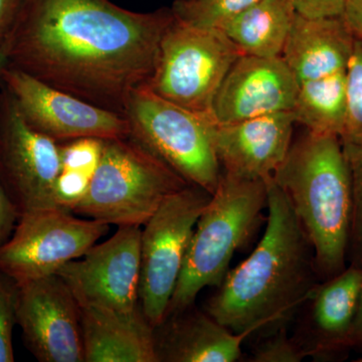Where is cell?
<instances>
[{
  "instance_id": "ac0fdd59",
  "label": "cell",
  "mask_w": 362,
  "mask_h": 362,
  "mask_svg": "<svg viewBox=\"0 0 362 362\" xmlns=\"http://www.w3.org/2000/svg\"><path fill=\"white\" fill-rule=\"evenodd\" d=\"M80 308L85 361L158 362L156 328L141 307L133 312Z\"/></svg>"
},
{
  "instance_id": "d4e9b609",
  "label": "cell",
  "mask_w": 362,
  "mask_h": 362,
  "mask_svg": "<svg viewBox=\"0 0 362 362\" xmlns=\"http://www.w3.org/2000/svg\"><path fill=\"white\" fill-rule=\"evenodd\" d=\"M344 153L349 161L352 185L349 259L350 265L362 269V149L344 150Z\"/></svg>"
},
{
  "instance_id": "4316f807",
  "label": "cell",
  "mask_w": 362,
  "mask_h": 362,
  "mask_svg": "<svg viewBox=\"0 0 362 362\" xmlns=\"http://www.w3.org/2000/svg\"><path fill=\"white\" fill-rule=\"evenodd\" d=\"M308 351L299 340L291 339L285 327L273 331L252 351L254 362H300L308 356Z\"/></svg>"
},
{
  "instance_id": "6da1fadb",
  "label": "cell",
  "mask_w": 362,
  "mask_h": 362,
  "mask_svg": "<svg viewBox=\"0 0 362 362\" xmlns=\"http://www.w3.org/2000/svg\"><path fill=\"white\" fill-rule=\"evenodd\" d=\"M173 20L171 8L135 13L110 0H23L8 66L124 116Z\"/></svg>"
},
{
  "instance_id": "f546056e",
  "label": "cell",
  "mask_w": 362,
  "mask_h": 362,
  "mask_svg": "<svg viewBox=\"0 0 362 362\" xmlns=\"http://www.w3.org/2000/svg\"><path fill=\"white\" fill-rule=\"evenodd\" d=\"M23 0H0V45L13 30Z\"/></svg>"
},
{
  "instance_id": "484cf974",
  "label": "cell",
  "mask_w": 362,
  "mask_h": 362,
  "mask_svg": "<svg viewBox=\"0 0 362 362\" xmlns=\"http://www.w3.org/2000/svg\"><path fill=\"white\" fill-rule=\"evenodd\" d=\"M18 284L0 271V362H13V328L16 323Z\"/></svg>"
},
{
  "instance_id": "ba28073f",
  "label": "cell",
  "mask_w": 362,
  "mask_h": 362,
  "mask_svg": "<svg viewBox=\"0 0 362 362\" xmlns=\"http://www.w3.org/2000/svg\"><path fill=\"white\" fill-rule=\"evenodd\" d=\"M211 197L188 185L169 195L143 226L139 303L154 328L168 315L192 233Z\"/></svg>"
},
{
  "instance_id": "4fadbf2b",
  "label": "cell",
  "mask_w": 362,
  "mask_h": 362,
  "mask_svg": "<svg viewBox=\"0 0 362 362\" xmlns=\"http://www.w3.org/2000/svg\"><path fill=\"white\" fill-rule=\"evenodd\" d=\"M16 323L28 351L42 362H83L81 308L58 274L18 285Z\"/></svg>"
},
{
  "instance_id": "9c48e42d",
  "label": "cell",
  "mask_w": 362,
  "mask_h": 362,
  "mask_svg": "<svg viewBox=\"0 0 362 362\" xmlns=\"http://www.w3.org/2000/svg\"><path fill=\"white\" fill-rule=\"evenodd\" d=\"M108 232V223L78 218L59 207L23 214L0 247V271L18 285L52 275Z\"/></svg>"
},
{
  "instance_id": "277c9868",
  "label": "cell",
  "mask_w": 362,
  "mask_h": 362,
  "mask_svg": "<svg viewBox=\"0 0 362 362\" xmlns=\"http://www.w3.org/2000/svg\"><path fill=\"white\" fill-rule=\"evenodd\" d=\"M267 204L266 180L221 171L218 187L195 226L166 317L194 305L204 288L220 287L233 255L261 223Z\"/></svg>"
},
{
  "instance_id": "4dcf8cb0",
  "label": "cell",
  "mask_w": 362,
  "mask_h": 362,
  "mask_svg": "<svg viewBox=\"0 0 362 362\" xmlns=\"http://www.w3.org/2000/svg\"><path fill=\"white\" fill-rule=\"evenodd\" d=\"M342 16L354 35L362 40V0H345Z\"/></svg>"
},
{
  "instance_id": "1f68e13d",
  "label": "cell",
  "mask_w": 362,
  "mask_h": 362,
  "mask_svg": "<svg viewBox=\"0 0 362 362\" xmlns=\"http://www.w3.org/2000/svg\"><path fill=\"white\" fill-rule=\"evenodd\" d=\"M354 346H362V284L356 316L346 339V349Z\"/></svg>"
},
{
  "instance_id": "cb8c5ba5",
  "label": "cell",
  "mask_w": 362,
  "mask_h": 362,
  "mask_svg": "<svg viewBox=\"0 0 362 362\" xmlns=\"http://www.w3.org/2000/svg\"><path fill=\"white\" fill-rule=\"evenodd\" d=\"M343 149H362V40L356 37L346 69V115L340 135Z\"/></svg>"
},
{
  "instance_id": "7c38bea8",
  "label": "cell",
  "mask_w": 362,
  "mask_h": 362,
  "mask_svg": "<svg viewBox=\"0 0 362 362\" xmlns=\"http://www.w3.org/2000/svg\"><path fill=\"white\" fill-rule=\"evenodd\" d=\"M141 226H119L113 237L57 271L80 306L118 312L139 308Z\"/></svg>"
},
{
  "instance_id": "2e32d148",
  "label": "cell",
  "mask_w": 362,
  "mask_h": 362,
  "mask_svg": "<svg viewBox=\"0 0 362 362\" xmlns=\"http://www.w3.org/2000/svg\"><path fill=\"white\" fill-rule=\"evenodd\" d=\"M250 335L233 332L192 305L157 326V357L158 362H235Z\"/></svg>"
},
{
  "instance_id": "7402d4cb",
  "label": "cell",
  "mask_w": 362,
  "mask_h": 362,
  "mask_svg": "<svg viewBox=\"0 0 362 362\" xmlns=\"http://www.w3.org/2000/svg\"><path fill=\"white\" fill-rule=\"evenodd\" d=\"M104 140L78 138L59 144L61 169L54 185L56 206L73 213L84 199L103 152Z\"/></svg>"
},
{
  "instance_id": "83f0119b",
  "label": "cell",
  "mask_w": 362,
  "mask_h": 362,
  "mask_svg": "<svg viewBox=\"0 0 362 362\" xmlns=\"http://www.w3.org/2000/svg\"><path fill=\"white\" fill-rule=\"evenodd\" d=\"M297 13L306 18L342 16L345 0H290Z\"/></svg>"
},
{
  "instance_id": "8992f818",
  "label": "cell",
  "mask_w": 362,
  "mask_h": 362,
  "mask_svg": "<svg viewBox=\"0 0 362 362\" xmlns=\"http://www.w3.org/2000/svg\"><path fill=\"white\" fill-rule=\"evenodd\" d=\"M124 117L130 136L189 185L213 194L221 168L214 145L213 113L187 110L157 96L146 85L133 90Z\"/></svg>"
},
{
  "instance_id": "e0dca14e",
  "label": "cell",
  "mask_w": 362,
  "mask_h": 362,
  "mask_svg": "<svg viewBox=\"0 0 362 362\" xmlns=\"http://www.w3.org/2000/svg\"><path fill=\"white\" fill-rule=\"evenodd\" d=\"M354 40L342 16L306 18L296 13L281 57L300 85L346 71Z\"/></svg>"
},
{
  "instance_id": "f1b7e54d",
  "label": "cell",
  "mask_w": 362,
  "mask_h": 362,
  "mask_svg": "<svg viewBox=\"0 0 362 362\" xmlns=\"http://www.w3.org/2000/svg\"><path fill=\"white\" fill-rule=\"evenodd\" d=\"M18 218V211L0 181V247L13 235Z\"/></svg>"
},
{
  "instance_id": "d6986e66",
  "label": "cell",
  "mask_w": 362,
  "mask_h": 362,
  "mask_svg": "<svg viewBox=\"0 0 362 362\" xmlns=\"http://www.w3.org/2000/svg\"><path fill=\"white\" fill-rule=\"evenodd\" d=\"M362 284V269L349 265L317 285L310 299L309 356L346 349Z\"/></svg>"
},
{
  "instance_id": "7a4b0ae2",
  "label": "cell",
  "mask_w": 362,
  "mask_h": 362,
  "mask_svg": "<svg viewBox=\"0 0 362 362\" xmlns=\"http://www.w3.org/2000/svg\"><path fill=\"white\" fill-rule=\"evenodd\" d=\"M268 218L252 254L228 271L206 312L235 333L285 327L318 285L313 247L283 190L267 178Z\"/></svg>"
},
{
  "instance_id": "30bf717a",
  "label": "cell",
  "mask_w": 362,
  "mask_h": 362,
  "mask_svg": "<svg viewBox=\"0 0 362 362\" xmlns=\"http://www.w3.org/2000/svg\"><path fill=\"white\" fill-rule=\"evenodd\" d=\"M59 143L28 125L13 95L0 92V181L18 216L58 207Z\"/></svg>"
},
{
  "instance_id": "9a60e30c",
  "label": "cell",
  "mask_w": 362,
  "mask_h": 362,
  "mask_svg": "<svg viewBox=\"0 0 362 362\" xmlns=\"http://www.w3.org/2000/svg\"><path fill=\"white\" fill-rule=\"evenodd\" d=\"M295 123L292 111L216 123L214 145L221 171L245 180L273 177L291 148Z\"/></svg>"
},
{
  "instance_id": "d6a6232c",
  "label": "cell",
  "mask_w": 362,
  "mask_h": 362,
  "mask_svg": "<svg viewBox=\"0 0 362 362\" xmlns=\"http://www.w3.org/2000/svg\"><path fill=\"white\" fill-rule=\"evenodd\" d=\"M9 51H11V40H9V37H7L6 40L0 45V76H1L2 71L8 65Z\"/></svg>"
},
{
  "instance_id": "603a6c76",
  "label": "cell",
  "mask_w": 362,
  "mask_h": 362,
  "mask_svg": "<svg viewBox=\"0 0 362 362\" xmlns=\"http://www.w3.org/2000/svg\"><path fill=\"white\" fill-rule=\"evenodd\" d=\"M259 0H175L171 11L177 20L207 30L221 28Z\"/></svg>"
},
{
  "instance_id": "44dd1931",
  "label": "cell",
  "mask_w": 362,
  "mask_h": 362,
  "mask_svg": "<svg viewBox=\"0 0 362 362\" xmlns=\"http://www.w3.org/2000/svg\"><path fill=\"white\" fill-rule=\"evenodd\" d=\"M292 113L307 131L340 137L346 115V71L300 84Z\"/></svg>"
},
{
  "instance_id": "5b68a950",
  "label": "cell",
  "mask_w": 362,
  "mask_h": 362,
  "mask_svg": "<svg viewBox=\"0 0 362 362\" xmlns=\"http://www.w3.org/2000/svg\"><path fill=\"white\" fill-rule=\"evenodd\" d=\"M189 183L131 136L104 140L89 190L73 214L117 226H143Z\"/></svg>"
},
{
  "instance_id": "ffe728a7",
  "label": "cell",
  "mask_w": 362,
  "mask_h": 362,
  "mask_svg": "<svg viewBox=\"0 0 362 362\" xmlns=\"http://www.w3.org/2000/svg\"><path fill=\"white\" fill-rule=\"evenodd\" d=\"M296 13L290 0H259L221 32L243 54L276 58L282 56Z\"/></svg>"
},
{
  "instance_id": "52a82bcc",
  "label": "cell",
  "mask_w": 362,
  "mask_h": 362,
  "mask_svg": "<svg viewBox=\"0 0 362 362\" xmlns=\"http://www.w3.org/2000/svg\"><path fill=\"white\" fill-rule=\"evenodd\" d=\"M242 54L221 30L197 28L175 16L162 37L146 86L187 110L213 113L216 93Z\"/></svg>"
},
{
  "instance_id": "3957f363",
  "label": "cell",
  "mask_w": 362,
  "mask_h": 362,
  "mask_svg": "<svg viewBox=\"0 0 362 362\" xmlns=\"http://www.w3.org/2000/svg\"><path fill=\"white\" fill-rule=\"evenodd\" d=\"M273 180L313 247L319 278L328 280L344 271L349 261L352 185L339 136L306 130L292 142Z\"/></svg>"
},
{
  "instance_id": "5bb4252c",
  "label": "cell",
  "mask_w": 362,
  "mask_h": 362,
  "mask_svg": "<svg viewBox=\"0 0 362 362\" xmlns=\"http://www.w3.org/2000/svg\"><path fill=\"white\" fill-rule=\"evenodd\" d=\"M298 89L299 83L282 57L242 54L216 93L213 115L216 123L228 124L291 112Z\"/></svg>"
},
{
  "instance_id": "8fae6325",
  "label": "cell",
  "mask_w": 362,
  "mask_h": 362,
  "mask_svg": "<svg viewBox=\"0 0 362 362\" xmlns=\"http://www.w3.org/2000/svg\"><path fill=\"white\" fill-rule=\"evenodd\" d=\"M0 78L28 125L54 141L130 136L129 123L121 114L52 88L20 69L7 65Z\"/></svg>"
}]
</instances>
